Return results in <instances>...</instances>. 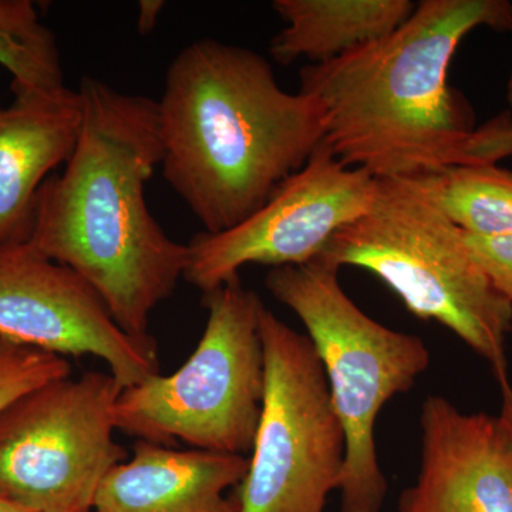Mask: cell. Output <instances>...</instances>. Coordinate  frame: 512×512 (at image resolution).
Listing matches in <instances>:
<instances>
[{
	"instance_id": "cell-2",
	"label": "cell",
	"mask_w": 512,
	"mask_h": 512,
	"mask_svg": "<svg viewBox=\"0 0 512 512\" xmlns=\"http://www.w3.org/2000/svg\"><path fill=\"white\" fill-rule=\"evenodd\" d=\"M157 106L165 181L207 234L248 220L325 140L315 97L285 92L264 56L217 39L174 57Z\"/></svg>"
},
{
	"instance_id": "cell-9",
	"label": "cell",
	"mask_w": 512,
	"mask_h": 512,
	"mask_svg": "<svg viewBox=\"0 0 512 512\" xmlns=\"http://www.w3.org/2000/svg\"><path fill=\"white\" fill-rule=\"evenodd\" d=\"M376 187L377 178L343 164L323 141L248 220L220 234L195 235L184 279L205 295L239 278L247 265L309 264L340 228L369 210Z\"/></svg>"
},
{
	"instance_id": "cell-3",
	"label": "cell",
	"mask_w": 512,
	"mask_h": 512,
	"mask_svg": "<svg viewBox=\"0 0 512 512\" xmlns=\"http://www.w3.org/2000/svg\"><path fill=\"white\" fill-rule=\"evenodd\" d=\"M511 32L508 0H421L389 36L299 72L319 101L325 143L377 180H413L466 163L474 114L448 83L464 37Z\"/></svg>"
},
{
	"instance_id": "cell-1",
	"label": "cell",
	"mask_w": 512,
	"mask_h": 512,
	"mask_svg": "<svg viewBox=\"0 0 512 512\" xmlns=\"http://www.w3.org/2000/svg\"><path fill=\"white\" fill-rule=\"evenodd\" d=\"M82 124L62 173L36 201L30 244L99 295L128 335L150 338V319L188 265V245L148 210L146 184L163 163L157 100L83 77Z\"/></svg>"
},
{
	"instance_id": "cell-18",
	"label": "cell",
	"mask_w": 512,
	"mask_h": 512,
	"mask_svg": "<svg viewBox=\"0 0 512 512\" xmlns=\"http://www.w3.org/2000/svg\"><path fill=\"white\" fill-rule=\"evenodd\" d=\"M464 238L471 254L493 281L495 288L512 302V235L476 237L464 232Z\"/></svg>"
},
{
	"instance_id": "cell-12",
	"label": "cell",
	"mask_w": 512,
	"mask_h": 512,
	"mask_svg": "<svg viewBox=\"0 0 512 512\" xmlns=\"http://www.w3.org/2000/svg\"><path fill=\"white\" fill-rule=\"evenodd\" d=\"M80 124L79 93L69 87L0 104V249L30 241L37 195L72 156Z\"/></svg>"
},
{
	"instance_id": "cell-22",
	"label": "cell",
	"mask_w": 512,
	"mask_h": 512,
	"mask_svg": "<svg viewBox=\"0 0 512 512\" xmlns=\"http://www.w3.org/2000/svg\"><path fill=\"white\" fill-rule=\"evenodd\" d=\"M0 512H29L20 508L19 505L10 503L5 498L0 497Z\"/></svg>"
},
{
	"instance_id": "cell-13",
	"label": "cell",
	"mask_w": 512,
	"mask_h": 512,
	"mask_svg": "<svg viewBox=\"0 0 512 512\" xmlns=\"http://www.w3.org/2000/svg\"><path fill=\"white\" fill-rule=\"evenodd\" d=\"M248 466L244 456L137 441L101 484L94 512H239L227 491Z\"/></svg>"
},
{
	"instance_id": "cell-14",
	"label": "cell",
	"mask_w": 512,
	"mask_h": 512,
	"mask_svg": "<svg viewBox=\"0 0 512 512\" xmlns=\"http://www.w3.org/2000/svg\"><path fill=\"white\" fill-rule=\"evenodd\" d=\"M272 8L285 26L271 40L279 64L308 59L332 62L377 42L412 16V0H275Z\"/></svg>"
},
{
	"instance_id": "cell-5",
	"label": "cell",
	"mask_w": 512,
	"mask_h": 512,
	"mask_svg": "<svg viewBox=\"0 0 512 512\" xmlns=\"http://www.w3.org/2000/svg\"><path fill=\"white\" fill-rule=\"evenodd\" d=\"M339 271L316 258L269 269L265 285L305 326L345 430L340 512H382L389 483L377 456V419L393 397L413 389L431 355L420 336L363 312L340 285Z\"/></svg>"
},
{
	"instance_id": "cell-4",
	"label": "cell",
	"mask_w": 512,
	"mask_h": 512,
	"mask_svg": "<svg viewBox=\"0 0 512 512\" xmlns=\"http://www.w3.org/2000/svg\"><path fill=\"white\" fill-rule=\"evenodd\" d=\"M323 261L377 276L423 320H434L508 377L512 302L467 247L464 232L416 180H377L369 210L340 228Z\"/></svg>"
},
{
	"instance_id": "cell-10",
	"label": "cell",
	"mask_w": 512,
	"mask_h": 512,
	"mask_svg": "<svg viewBox=\"0 0 512 512\" xmlns=\"http://www.w3.org/2000/svg\"><path fill=\"white\" fill-rule=\"evenodd\" d=\"M0 338L66 359L97 357L123 389L160 373L153 336L124 332L79 275L30 242L0 249Z\"/></svg>"
},
{
	"instance_id": "cell-16",
	"label": "cell",
	"mask_w": 512,
	"mask_h": 512,
	"mask_svg": "<svg viewBox=\"0 0 512 512\" xmlns=\"http://www.w3.org/2000/svg\"><path fill=\"white\" fill-rule=\"evenodd\" d=\"M0 66L12 76L15 96L66 89L55 32L32 0H0Z\"/></svg>"
},
{
	"instance_id": "cell-23",
	"label": "cell",
	"mask_w": 512,
	"mask_h": 512,
	"mask_svg": "<svg viewBox=\"0 0 512 512\" xmlns=\"http://www.w3.org/2000/svg\"><path fill=\"white\" fill-rule=\"evenodd\" d=\"M507 103L508 106H510V109L512 110V69L510 73V79H508L507 83Z\"/></svg>"
},
{
	"instance_id": "cell-11",
	"label": "cell",
	"mask_w": 512,
	"mask_h": 512,
	"mask_svg": "<svg viewBox=\"0 0 512 512\" xmlns=\"http://www.w3.org/2000/svg\"><path fill=\"white\" fill-rule=\"evenodd\" d=\"M399 512H512V451L498 416L443 396L420 410V464Z\"/></svg>"
},
{
	"instance_id": "cell-19",
	"label": "cell",
	"mask_w": 512,
	"mask_h": 512,
	"mask_svg": "<svg viewBox=\"0 0 512 512\" xmlns=\"http://www.w3.org/2000/svg\"><path fill=\"white\" fill-rule=\"evenodd\" d=\"M508 157H512V117L505 111L474 130L466 164H497Z\"/></svg>"
},
{
	"instance_id": "cell-21",
	"label": "cell",
	"mask_w": 512,
	"mask_h": 512,
	"mask_svg": "<svg viewBox=\"0 0 512 512\" xmlns=\"http://www.w3.org/2000/svg\"><path fill=\"white\" fill-rule=\"evenodd\" d=\"M501 387V410L498 414L505 434H507L508 443H510L512 451V386L510 379L500 380Z\"/></svg>"
},
{
	"instance_id": "cell-20",
	"label": "cell",
	"mask_w": 512,
	"mask_h": 512,
	"mask_svg": "<svg viewBox=\"0 0 512 512\" xmlns=\"http://www.w3.org/2000/svg\"><path fill=\"white\" fill-rule=\"evenodd\" d=\"M164 5L165 3L161 0H143V2L138 3L140 15H138L137 28L141 35L153 32L161 12H163Z\"/></svg>"
},
{
	"instance_id": "cell-6",
	"label": "cell",
	"mask_w": 512,
	"mask_h": 512,
	"mask_svg": "<svg viewBox=\"0 0 512 512\" xmlns=\"http://www.w3.org/2000/svg\"><path fill=\"white\" fill-rule=\"evenodd\" d=\"M207 325L180 369L121 390L116 427L137 441L251 454L265 397L264 303L239 278L205 293Z\"/></svg>"
},
{
	"instance_id": "cell-15",
	"label": "cell",
	"mask_w": 512,
	"mask_h": 512,
	"mask_svg": "<svg viewBox=\"0 0 512 512\" xmlns=\"http://www.w3.org/2000/svg\"><path fill=\"white\" fill-rule=\"evenodd\" d=\"M413 180L466 234L511 237L512 171L497 164H464Z\"/></svg>"
},
{
	"instance_id": "cell-7",
	"label": "cell",
	"mask_w": 512,
	"mask_h": 512,
	"mask_svg": "<svg viewBox=\"0 0 512 512\" xmlns=\"http://www.w3.org/2000/svg\"><path fill=\"white\" fill-rule=\"evenodd\" d=\"M265 397L239 512H325L345 468L346 437L311 339L266 306L259 318Z\"/></svg>"
},
{
	"instance_id": "cell-17",
	"label": "cell",
	"mask_w": 512,
	"mask_h": 512,
	"mask_svg": "<svg viewBox=\"0 0 512 512\" xmlns=\"http://www.w3.org/2000/svg\"><path fill=\"white\" fill-rule=\"evenodd\" d=\"M70 372L66 357L0 338V414L20 397Z\"/></svg>"
},
{
	"instance_id": "cell-8",
	"label": "cell",
	"mask_w": 512,
	"mask_h": 512,
	"mask_svg": "<svg viewBox=\"0 0 512 512\" xmlns=\"http://www.w3.org/2000/svg\"><path fill=\"white\" fill-rule=\"evenodd\" d=\"M123 387L110 373L63 377L0 414V497L29 512H94L127 450L114 439Z\"/></svg>"
}]
</instances>
